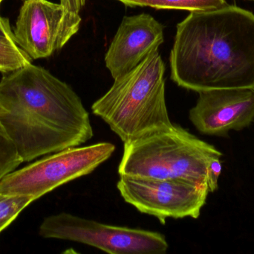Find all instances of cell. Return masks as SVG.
Masks as SVG:
<instances>
[{"mask_svg":"<svg viewBox=\"0 0 254 254\" xmlns=\"http://www.w3.org/2000/svg\"><path fill=\"white\" fill-rule=\"evenodd\" d=\"M0 127L23 162L81 146L94 135L72 88L31 63L0 81Z\"/></svg>","mask_w":254,"mask_h":254,"instance_id":"obj_1","label":"cell"},{"mask_svg":"<svg viewBox=\"0 0 254 254\" xmlns=\"http://www.w3.org/2000/svg\"><path fill=\"white\" fill-rule=\"evenodd\" d=\"M171 79L199 92L254 89V14L234 5L194 10L176 26Z\"/></svg>","mask_w":254,"mask_h":254,"instance_id":"obj_2","label":"cell"},{"mask_svg":"<svg viewBox=\"0 0 254 254\" xmlns=\"http://www.w3.org/2000/svg\"><path fill=\"white\" fill-rule=\"evenodd\" d=\"M165 64L158 51L137 67L114 79L110 89L92 106L102 119L128 143L173 125L165 98Z\"/></svg>","mask_w":254,"mask_h":254,"instance_id":"obj_3","label":"cell"},{"mask_svg":"<svg viewBox=\"0 0 254 254\" xmlns=\"http://www.w3.org/2000/svg\"><path fill=\"white\" fill-rule=\"evenodd\" d=\"M222 155L213 145L173 124L124 143L119 174L207 185L209 164Z\"/></svg>","mask_w":254,"mask_h":254,"instance_id":"obj_4","label":"cell"},{"mask_svg":"<svg viewBox=\"0 0 254 254\" xmlns=\"http://www.w3.org/2000/svg\"><path fill=\"white\" fill-rule=\"evenodd\" d=\"M113 143L75 146L55 152L0 180V195H25L37 200L62 185L93 172L116 151Z\"/></svg>","mask_w":254,"mask_h":254,"instance_id":"obj_5","label":"cell"},{"mask_svg":"<svg viewBox=\"0 0 254 254\" xmlns=\"http://www.w3.org/2000/svg\"><path fill=\"white\" fill-rule=\"evenodd\" d=\"M39 233L43 238L81 243L111 254H164L169 249L160 233L100 223L68 213L44 219Z\"/></svg>","mask_w":254,"mask_h":254,"instance_id":"obj_6","label":"cell"},{"mask_svg":"<svg viewBox=\"0 0 254 254\" xmlns=\"http://www.w3.org/2000/svg\"><path fill=\"white\" fill-rule=\"evenodd\" d=\"M117 188L127 203L162 225L168 218L198 219L210 193L207 184L182 179L128 175H120Z\"/></svg>","mask_w":254,"mask_h":254,"instance_id":"obj_7","label":"cell"},{"mask_svg":"<svg viewBox=\"0 0 254 254\" xmlns=\"http://www.w3.org/2000/svg\"><path fill=\"white\" fill-rule=\"evenodd\" d=\"M189 119L201 134L228 137L254 122V89H219L198 92Z\"/></svg>","mask_w":254,"mask_h":254,"instance_id":"obj_8","label":"cell"},{"mask_svg":"<svg viewBox=\"0 0 254 254\" xmlns=\"http://www.w3.org/2000/svg\"><path fill=\"white\" fill-rule=\"evenodd\" d=\"M164 26L148 13L125 16L106 53L113 79L128 73L164 43Z\"/></svg>","mask_w":254,"mask_h":254,"instance_id":"obj_9","label":"cell"},{"mask_svg":"<svg viewBox=\"0 0 254 254\" xmlns=\"http://www.w3.org/2000/svg\"><path fill=\"white\" fill-rule=\"evenodd\" d=\"M64 17L61 3L49 0H25L13 29L15 43L31 60L51 56L58 50Z\"/></svg>","mask_w":254,"mask_h":254,"instance_id":"obj_10","label":"cell"},{"mask_svg":"<svg viewBox=\"0 0 254 254\" xmlns=\"http://www.w3.org/2000/svg\"><path fill=\"white\" fill-rule=\"evenodd\" d=\"M128 7H150L155 9L208 10L228 5L226 0H118Z\"/></svg>","mask_w":254,"mask_h":254,"instance_id":"obj_11","label":"cell"},{"mask_svg":"<svg viewBox=\"0 0 254 254\" xmlns=\"http://www.w3.org/2000/svg\"><path fill=\"white\" fill-rule=\"evenodd\" d=\"M31 59L14 42L0 40V72L10 73L31 63Z\"/></svg>","mask_w":254,"mask_h":254,"instance_id":"obj_12","label":"cell"},{"mask_svg":"<svg viewBox=\"0 0 254 254\" xmlns=\"http://www.w3.org/2000/svg\"><path fill=\"white\" fill-rule=\"evenodd\" d=\"M34 201V198L31 196L0 195V233Z\"/></svg>","mask_w":254,"mask_h":254,"instance_id":"obj_13","label":"cell"},{"mask_svg":"<svg viewBox=\"0 0 254 254\" xmlns=\"http://www.w3.org/2000/svg\"><path fill=\"white\" fill-rule=\"evenodd\" d=\"M22 163L14 145L0 127V180L16 170Z\"/></svg>","mask_w":254,"mask_h":254,"instance_id":"obj_14","label":"cell"},{"mask_svg":"<svg viewBox=\"0 0 254 254\" xmlns=\"http://www.w3.org/2000/svg\"><path fill=\"white\" fill-rule=\"evenodd\" d=\"M222 171L221 158H213L207 168V186L210 192H214L219 187V180Z\"/></svg>","mask_w":254,"mask_h":254,"instance_id":"obj_15","label":"cell"},{"mask_svg":"<svg viewBox=\"0 0 254 254\" xmlns=\"http://www.w3.org/2000/svg\"><path fill=\"white\" fill-rule=\"evenodd\" d=\"M0 40H6V41L14 42L13 31L9 24L7 19L0 16Z\"/></svg>","mask_w":254,"mask_h":254,"instance_id":"obj_16","label":"cell"},{"mask_svg":"<svg viewBox=\"0 0 254 254\" xmlns=\"http://www.w3.org/2000/svg\"><path fill=\"white\" fill-rule=\"evenodd\" d=\"M1 1H2V0H0V4H1Z\"/></svg>","mask_w":254,"mask_h":254,"instance_id":"obj_17","label":"cell"},{"mask_svg":"<svg viewBox=\"0 0 254 254\" xmlns=\"http://www.w3.org/2000/svg\"><path fill=\"white\" fill-rule=\"evenodd\" d=\"M252 1H254V0H252Z\"/></svg>","mask_w":254,"mask_h":254,"instance_id":"obj_18","label":"cell"},{"mask_svg":"<svg viewBox=\"0 0 254 254\" xmlns=\"http://www.w3.org/2000/svg\"><path fill=\"white\" fill-rule=\"evenodd\" d=\"M251 1H252V0H251Z\"/></svg>","mask_w":254,"mask_h":254,"instance_id":"obj_19","label":"cell"}]
</instances>
